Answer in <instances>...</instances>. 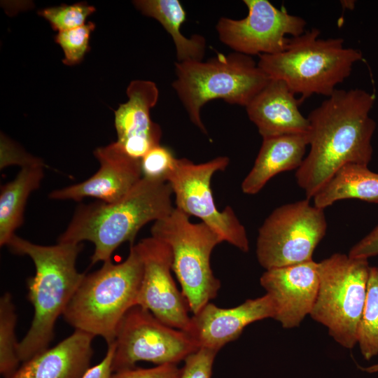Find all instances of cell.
Here are the masks:
<instances>
[{
	"label": "cell",
	"mask_w": 378,
	"mask_h": 378,
	"mask_svg": "<svg viewBox=\"0 0 378 378\" xmlns=\"http://www.w3.org/2000/svg\"><path fill=\"white\" fill-rule=\"evenodd\" d=\"M181 368L167 363L151 368H130L114 372L110 378H178Z\"/></svg>",
	"instance_id": "cell-30"
},
{
	"label": "cell",
	"mask_w": 378,
	"mask_h": 378,
	"mask_svg": "<svg viewBox=\"0 0 378 378\" xmlns=\"http://www.w3.org/2000/svg\"><path fill=\"white\" fill-rule=\"evenodd\" d=\"M260 283L274 304V319L284 328L298 327L310 314L316 298L317 262L312 260L267 270Z\"/></svg>",
	"instance_id": "cell-14"
},
{
	"label": "cell",
	"mask_w": 378,
	"mask_h": 378,
	"mask_svg": "<svg viewBox=\"0 0 378 378\" xmlns=\"http://www.w3.org/2000/svg\"><path fill=\"white\" fill-rule=\"evenodd\" d=\"M368 260L335 253L317 262L318 289L309 315L346 349L357 344L370 268Z\"/></svg>",
	"instance_id": "cell-8"
},
{
	"label": "cell",
	"mask_w": 378,
	"mask_h": 378,
	"mask_svg": "<svg viewBox=\"0 0 378 378\" xmlns=\"http://www.w3.org/2000/svg\"><path fill=\"white\" fill-rule=\"evenodd\" d=\"M94 155L100 163L94 175L79 183L55 190L49 197L80 201L90 197L112 203L125 197L142 178L141 160L127 155L116 142L97 148Z\"/></svg>",
	"instance_id": "cell-15"
},
{
	"label": "cell",
	"mask_w": 378,
	"mask_h": 378,
	"mask_svg": "<svg viewBox=\"0 0 378 378\" xmlns=\"http://www.w3.org/2000/svg\"><path fill=\"white\" fill-rule=\"evenodd\" d=\"M300 103L284 81L271 79L246 110L262 139L309 134V122L299 110Z\"/></svg>",
	"instance_id": "cell-18"
},
{
	"label": "cell",
	"mask_w": 378,
	"mask_h": 378,
	"mask_svg": "<svg viewBox=\"0 0 378 378\" xmlns=\"http://www.w3.org/2000/svg\"><path fill=\"white\" fill-rule=\"evenodd\" d=\"M115 351L114 342L108 345L106 356L98 364L89 368L82 378H110L112 374V362Z\"/></svg>",
	"instance_id": "cell-32"
},
{
	"label": "cell",
	"mask_w": 378,
	"mask_h": 378,
	"mask_svg": "<svg viewBox=\"0 0 378 378\" xmlns=\"http://www.w3.org/2000/svg\"><path fill=\"white\" fill-rule=\"evenodd\" d=\"M133 4L143 15L158 20L174 41L177 62L202 61L206 48L205 38L194 34L187 38L181 32L186 13L178 0H136Z\"/></svg>",
	"instance_id": "cell-22"
},
{
	"label": "cell",
	"mask_w": 378,
	"mask_h": 378,
	"mask_svg": "<svg viewBox=\"0 0 378 378\" xmlns=\"http://www.w3.org/2000/svg\"><path fill=\"white\" fill-rule=\"evenodd\" d=\"M170 184L142 177L120 200L80 205L58 242L89 241L94 251L91 264L111 260L122 244L133 245L139 230L150 221L169 216L174 209Z\"/></svg>",
	"instance_id": "cell-3"
},
{
	"label": "cell",
	"mask_w": 378,
	"mask_h": 378,
	"mask_svg": "<svg viewBox=\"0 0 378 378\" xmlns=\"http://www.w3.org/2000/svg\"><path fill=\"white\" fill-rule=\"evenodd\" d=\"M274 304L267 293L232 308H220L209 302L191 317L188 333L199 348L219 351L226 344L238 339L249 324L274 319Z\"/></svg>",
	"instance_id": "cell-16"
},
{
	"label": "cell",
	"mask_w": 378,
	"mask_h": 378,
	"mask_svg": "<svg viewBox=\"0 0 378 378\" xmlns=\"http://www.w3.org/2000/svg\"><path fill=\"white\" fill-rule=\"evenodd\" d=\"M94 11V6L85 2H79L46 8L39 10L38 13L50 22L54 30L59 32L85 24L88 17Z\"/></svg>",
	"instance_id": "cell-26"
},
{
	"label": "cell",
	"mask_w": 378,
	"mask_h": 378,
	"mask_svg": "<svg viewBox=\"0 0 378 378\" xmlns=\"http://www.w3.org/2000/svg\"><path fill=\"white\" fill-rule=\"evenodd\" d=\"M94 336L79 330L23 363L10 378H82L90 368Z\"/></svg>",
	"instance_id": "cell-19"
},
{
	"label": "cell",
	"mask_w": 378,
	"mask_h": 378,
	"mask_svg": "<svg viewBox=\"0 0 378 378\" xmlns=\"http://www.w3.org/2000/svg\"><path fill=\"white\" fill-rule=\"evenodd\" d=\"M309 134L262 139L254 164L242 181V192L257 194L276 174L298 169L305 158Z\"/></svg>",
	"instance_id": "cell-20"
},
{
	"label": "cell",
	"mask_w": 378,
	"mask_h": 378,
	"mask_svg": "<svg viewBox=\"0 0 378 378\" xmlns=\"http://www.w3.org/2000/svg\"><path fill=\"white\" fill-rule=\"evenodd\" d=\"M357 344L363 357L378 355V267H370L364 309L359 323Z\"/></svg>",
	"instance_id": "cell-24"
},
{
	"label": "cell",
	"mask_w": 378,
	"mask_h": 378,
	"mask_svg": "<svg viewBox=\"0 0 378 378\" xmlns=\"http://www.w3.org/2000/svg\"><path fill=\"white\" fill-rule=\"evenodd\" d=\"M312 198L314 205L323 209L346 199L378 203V173L370 170L367 165L346 164Z\"/></svg>",
	"instance_id": "cell-21"
},
{
	"label": "cell",
	"mask_w": 378,
	"mask_h": 378,
	"mask_svg": "<svg viewBox=\"0 0 378 378\" xmlns=\"http://www.w3.org/2000/svg\"><path fill=\"white\" fill-rule=\"evenodd\" d=\"M229 162L226 156L200 164L186 158H176L167 182L175 196V207L189 216L200 218L223 241L248 252L249 243L244 226L230 206L222 211L217 209L211 188L213 175L225 170Z\"/></svg>",
	"instance_id": "cell-10"
},
{
	"label": "cell",
	"mask_w": 378,
	"mask_h": 378,
	"mask_svg": "<svg viewBox=\"0 0 378 378\" xmlns=\"http://www.w3.org/2000/svg\"><path fill=\"white\" fill-rule=\"evenodd\" d=\"M143 270L139 248L131 245L123 262L114 264L109 260L85 274L63 313L64 319L75 330L100 336L107 345L113 343L121 320L136 305Z\"/></svg>",
	"instance_id": "cell-4"
},
{
	"label": "cell",
	"mask_w": 378,
	"mask_h": 378,
	"mask_svg": "<svg viewBox=\"0 0 378 378\" xmlns=\"http://www.w3.org/2000/svg\"><path fill=\"white\" fill-rule=\"evenodd\" d=\"M175 74L173 89L191 122L206 134L201 118L204 104L220 99L246 107L271 80L251 56L237 52L205 62H177Z\"/></svg>",
	"instance_id": "cell-6"
},
{
	"label": "cell",
	"mask_w": 378,
	"mask_h": 378,
	"mask_svg": "<svg viewBox=\"0 0 378 378\" xmlns=\"http://www.w3.org/2000/svg\"><path fill=\"white\" fill-rule=\"evenodd\" d=\"M6 246L15 254L28 255L35 266V274L27 281L34 317L18 344V356L24 363L48 349L57 319L63 315L85 276L76 266L83 244L57 242L43 246L15 234Z\"/></svg>",
	"instance_id": "cell-2"
},
{
	"label": "cell",
	"mask_w": 378,
	"mask_h": 378,
	"mask_svg": "<svg viewBox=\"0 0 378 378\" xmlns=\"http://www.w3.org/2000/svg\"><path fill=\"white\" fill-rule=\"evenodd\" d=\"M126 93L128 101L114 111L116 143L127 155L141 160L152 148L160 144V126L150 115L159 91L155 83L136 80L130 82Z\"/></svg>",
	"instance_id": "cell-17"
},
{
	"label": "cell",
	"mask_w": 378,
	"mask_h": 378,
	"mask_svg": "<svg viewBox=\"0 0 378 378\" xmlns=\"http://www.w3.org/2000/svg\"><path fill=\"white\" fill-rule=\"evenodd\" d=\"M248 15L240 20L220 18L216 26L220 41L246 55H272L284 50L292 37L304 32L306 21L279 9L268 0H244Z\"/></svg>",
	"instance_id": "cell-12"
},
{
	"label": "cell",
	"mask_w": 378,
	"mask_h": 378,
	"mask_svg": "<svg viewBox=\"0 0 378 378\" xmlns=\"http://www.w3.org/2000/svg\"><path fill=\"white\" fill-rule=\"evenodd\" d=\"M136 246L144 267L136 305L150 311L163 323L188 332L190 309L171 274L173 255L169 246L152 236Z\"/></svg>",
	"instance_id": "cell-13"
},
{
	"label": "cell",
	"mask_w": 378,
	"mask_h": 378,
	"mask_svg": "<svg viewBox=\"0 0 378 378\" xmlns=\"http://www.w3.org/2000/svg\"><path fill=\"white\" fill-rule=\"evenodd\" d=\"M94 28L95 24L88 22L81 27L57 33L55 40L63 50L64 64L75 65L83 59L90 50V37Z\"/></svg>",
	"instance_id": "cell-27"
},
{
	"label": "cell",
	"mask_w": 378,
	"mask_h": 378,
	"mask_svg": "<svg viewBox=\"0 0 378 378\" xmlns=\"http://www.w3.org/2000/svg\"><path fill=\"white\" fill-rule=\"evenodd\" d=\"M362 369H363V370H364L365 372H367L368 373L378 372V363L374 364V365H370L369 367L363 368Z\"/></svg>",
	"instance_id": "cell-33"
},
{
	"label": "cell",
	"mask_w": 378,
	"mask_h": 378,
	"mask_svg": "<svg viewBox=\"0 0 378 378\" xmlns=\"http://www.w3.org/2000/svg\"><path fill=\"white\" fill-rule=\"evenodd\" d=\"M151 236L168 244L173 255L172 271L190 311L197 314L214 299L220 281L213 272L211 255L222 238L205 223H193L176 207L154 222Z\"/></svg>",
	"instance_id": "cell-7"
},
{
	"label": "cell",
	"mask_w": 378,
	"mask_h": 378,
	"mask_svg": "<svg viewBox=\"0 0 378 378\" xmlns=\"http://www.w3.org/2000/svg\"><path fill=\"white\" fill-rule=\"evenodd\" d=\"M218 352L208 348H199L185 358L178 378H211Z\"/></svg>",
	"instance_id": "cell-29"
},
{
	"label": "cell",
	"mask_w": 378,
	"mask_h": 378,
	"mask_svg": "<svg viewBox=\"0 0 378 378\" xmlns=\"http://www.w3.org/2000/svg\"><path fill=\"white\" fill-rule=\"evenodd\" d=\"M114 344L112 372L135 367L141 360L177 364L199 349L188 332L163 323L139 305L121 320Z\"/></svg>",
	"instance_id": "cell-11"
},
{
	"label": "cell",
	"mask_w": 378,
	"mask_h": 378,
	"mask_svg": "<svg viewBox=\"0 0 378 378\" xmlns=\"http://www.w3.org/2000/svg\"><path fill=\"white\" fill-rule=\"evenodd\" d=\"M43 163L21 167L12 181L1 186L0 192V245L6 246L23 223L27 199L44 176Z\"/></svg>",
	"instance_id": "cell-23"
},
{
	"label": "cell",
	"mask_w": 378,
	"mask_h": 378,
	"mask_svg": "<svg viewBox=\"0 0 378 378\" xmlns=\"http://www.w3.org/2000/svg\"><path fill=\"white\" fill-rule=\"evenodd\" d=\"M348 255L351 258L365 259L378 255V225L354 245Z\"/></svg>",
	"instance_id": "cell-31"
},
{
	"label": "cell",
	"mask_w": 378,
	"mask_h": 378,
	"mask_svg": "<svg viewBox=\"0 0 378 378\" xmlns=\"http://www.w3.org/2000/svg\"><path fill=\"white\" fill-rule=\"evenodd\" d=\"M375 94L363 89L337 90L307 118L309 151L297 169L298 186L312 198L332 176L349 163L368 165L375 121L370 116Z\"/></svg>",
	"instance_id": "cell-1"
},
{
	"label": "cell",
	"mask_w": 378,
	"mask_h": 378,
	"mask_svg": "<svg viewBox=\"0 0 378 378\" xmlns=\"http://www.w3.org/2000/svg\"><path fill=\"white\" fill-rule=\"evenodd\" d=\"M316 28L290 38L286 49L272 55H260L258 64L271 79L284 81L300 102L312 94L331 95L348 78L360 50L346 48L341 38L319 37Z\"/></svg>",
	"instance_id": "cell-5"
},
{
	"label": "cell",
	"mask_w": 378,
	"mask_h": 378,
	"mask_svg": "<svg viewBox=\"0 0 378 378\" xmlns=\"http://www.w3.org/2000/svg\"><path fill=\"white\" fill-rule=\"evenodd\" d=\"M354 1H342L341 4L344 8L353 9L355 5Z\"/></svg>",
	"instance_id": "cell-34"
},
{
	"label": "cell",
	"mask_w": 378,
	"mask_h": 378,
	"mask_svg": "<svg viewBox=\"0 0 378 378\" xmlns=\"http://www.w3.org/2000/svg\"><path fill=\"white\" fill-rule=\"evenodd\" d=\"M326 229L324 209L309 199L280 206L258 229L257 260L266 270L312 260Z\"/></svg>",
	"instance_id": "cell-9"
},
{
	"label": "cell",
	"mask_w": 378,
	"mask_h": 378,
	"mask_svg": "<svg viewBox=\"0 0 378 378\" xmlns=\"http://www.w3.org/2000/svg\"><path fill=\"white\" fill-rule=\"evenodd\" d=\"M176 158L172 151L160 144L152 148L141 159L142 177L167 182Z\"/></svg>",
	"instance_id": "cell-28"
},
{
	"label": "cell",
	"mask_w": 378,
	"mask_h": 378,
	"mask_svg": "<svg viewBox=\"0 0 378 378\" xmlns=\"http://www.w3.org/2000/svg\"><path fill=\"white\" fill-rule=\"evenodd\" d=\"M17 314L10 293H4L0 298V372L4 378H10L18 369L20 361L15 335Z\"/></svg>",
	"instance_id": "cell-25"
}]
</instances>
